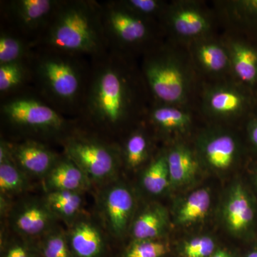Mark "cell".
Wrapping results in <instances>:
<instances>
[{
	"label": "cell",
	"mask_w": 257,
	"mask_h": 257,
	"mask_svg": "<svg viewBox=\"0 0 257 257\" xmlns=\"http://www.w3.org/2000/svg\"><path fill=\"white\" fill-rule=\"evenodd\" d=\"M103 29L109 50L117 51L146 42L150 35L147 20L128 10L121 2L101 4Z\"/></svg>",
	"instance_id": "cell-5"
},
{
	"label": "cell",
	"mask_w": 257,
	"mask_h": 257,
	"mask_svg": "<svg viewBox=\"0 0 257 257\" xmlns=\"http://www.w3.org/2000/svg\"><path fill=\"white\" fill-rule=\"evenodd\" d=\"M200 151L208 165L215 170H226L234 163L239 145L229 134L212 133L202 139Z\"/></svg>",
	"instance_id": "cell-12"
},
{
	"label": "cell",
	"mask_w": 257,
	"mask_h": 257,
	"mask_svg": "<svg viewBox=\"0 0 257 257\" xmlns=\"http://www.w3.org/2000/svg\"><path fill=\"white\" fill-rule=\"evenodd\" d=\"M121 3L130 11L146 19L157 14L162 6V3L157 0H126Z\"/></svg>",
	"instance_id": "cell-33"
},
{
	"label": "cell",
	"mask_w": 257,
	"mask_h": 257,
	"mask_svg": "<svg viewBox=\"0 0 257 257\" xmlns=\"http://www.w3.org/2000/svg\"><path fill=\"white\" fill-rule=\"evenodd\" d=\"M64 152L66 157L78 166L90 180L111 178L117 169L119 158L116 150L94 138L71 137L66 140Z\"/></svg>",
	"instance_id": "cell-6"
},
{
	"label": "cell",
	"mask_w": 257,
	"mask_h": 257,
	"mask_svg": "<svg viewBox=\"0 0 257 257\" xmlns=\"http://www.w3.org/2000/svg\"><path fill=\"white\" fill-rule=\"evenodd\" d=\"M216 243L209 236H199L189 240L184 246L186 257H210L215 251Z\"/></svg>",
	"instance_id": "cell-32"
},
{
	"label": "cell",
	"mask_w": 257,
	"mask_h": 257,
	"mask_svg": "<svg viewBox=\"0 0 257 257\" xmlns=\"http://www.w3.org/2000/svg\"><path fill=\"white\" fill-rule=\"evenodd\" d=\"M67 237L75 257H100L104 250L102 235L90 221L74 223Z\"/></svg>",
	"instance_id": "cell-15"
},
{
	"label": "cell",
	"mask_w": 257,
	"mask_h": 257,
	"mask_svg": "<svg viewBox=\"0 0 257 257\" xmlns=\"http://www.w3.org/2000/svg\"><path fill=\"white\" fill-rule=\"evenodd\" d=\"M35 72L42 90L55 102L72 106L84 99L89 78L74 56L51 51L39 59Z\"/></svg>",
	"instance_id": "cell-3"
},
{
	"label": "cell",
	"mask_w": 257,
	"mask_h": 257,
	"mask_svg": "<svg viewBox=\"0 0 257 257\" xmlns=\"http://www.w3.org/2000/svg\"><path fill=\"white\" fill-rule=\"evenodd\" d=\"M119 55L109 50L96 57L83 99L88 117L106 127H117L133 111L131 79Z\"/></svg>",
	"instance_id": "cell-1"
},
{
	"label": "cell",
	"mask_w": 257,
	"mask_h": 257,
	"mask_svg": "<svg viewBox=\"0 0 257 257\" xmlns=\"http://www.w3.org/2000/svg\"><path fill=\"white\" fill-rule=\"evenodd\" d=\"M49 192L70 191L82 192L89 188L90 179L68 157L60 158L45 177Z\"/></svg>",
	"instance_id": "cell-13"
},
{
	"label": "cell",
	"mask_w": 257,
	"mask_h": 257,
	"mask_svg": "<svg viewBox=\"0 0 257 257\" xmlns=\"http://www.w3.org/2000/svg\"><path fill=\"white\" fill-rule=\"evenodd\" d=\"M248 141L257 150V116L250 120L247 126Z\"/></svg>",
	"instance_id": "cell-35"
},
{
	"label": "cell",
	"mask_w": 257,
	"mask_h": 257,
	"mask_svg": "<svg viewBox=\"0 0 257 257\" xmlns=\"http://www.w3.org/2000/svg\"><path fill=\"white\" fill-rule=\"evenodd\" d=\"M32 251L28 245L23 241H13L5 250L3 257H32Z\"/></svg>",
	"instance_id": "cell-34"
},
{
	"label": "cell",
	"mask_w": 257,
	"mask_h": 257,
	"mask_svg": "<svg viewBox=\"0 0 257 257\" xmlns=\"http://www.w3.org/2000/svg\"><path fill=\"white\" fill-rule=\"evenodd\" d=\"M27 54L25 43L18 37L8 33L0 36V64L23 62Z\"/></svg>",
	"instance_id": "cell-30"
},
{
	"label": "cell",
	"mask_w": 257,
	"mask_h": 257,
	"mask_svg": "<svg viewBox=\"0 0 257 257\" xmlns=\"http://www.w3.org/2000/svg\"><path fill=\"white\" fill-rule=\"evenodd\" d=\"M169 23L179 36L192 38L204 35L210 28L206 15L190 5H180L169 13Z\"/></svg>",
	"instance_id": "cell-16"
},
{
	"label": "cell",
	"mask_w": 257,
	"mask_h": 257,
	"mask_svg": "<svg viewBox=\"0 0 257 257\" xmlns=\"http://www.w3.org/2000/svg\"><path fill=\"white\" fill-rule=\"evenodd\" d=\"M47 28L45 43L52 52L96 58L109 50L96 2H60Z\"/></svg>",
	"instance_id": "cell-2"
},
{
	"label": "cell",
	"mask_w": 257,
	"mask_h": 257,
	"mask_svg": "<svg viewBox=\"0 0 257 257\" xmlns=\"http://www.w3.org/2000/svg\"><path fill=\"white\" fill-rule=\"evenodd\" d=\"M241 5L246 15L257 20V0L243 1Z\"/></svg>",
	"instance_id": "cell-36"
},
{
	"label": "cell",
	"mask_w": 257,
	"mask_h": 257,
	"mask_svg": "<svg viewBox=\"0 0 257 257\" xmlns=\"http://www.w3.org/2000/svg\"><path fill=\"white\" fill-rule=\"evenodd\" d=\"M3 119L13 127L37 134L62 133L67 121L53 107L32 96H17L1 106Z\"/></svg>",
	"instance_id": "cell-4"
},
{
	"label": "cell",
	"mask_w": 257,
	"mask_h": 257,
	"mask_svg": "<svg viewBox=\"0 0 257 257\" xmlns=\"http://www.w3.org/2000/svg\"><path fill=\"white\" fill-rule=\"evenodd\" d=\"M210 257H232L229 252L224 250H218L213 253Z\"/></svg>",
	"instance_id": "cell-37"
},
{
	"label": "cell",
	"mask_w": 257,
	"mask_h": 257,
	"mask_svg": "<svg viewBox=\"0 0 257 257\" xmlns=\"http://www.w3.org/2000/svg\"><path fill=\"white\" fill-rule=\"evenodd\" d=\"M211 205V195L206 189L193 192L184 201L177 212V221L179 224H188L203 219Z\"/></svg>",
	"instance_id": "cell-25"
},
{
	"label": "cell",
	"mask_w": 257,
	"mask_h": 257,
	"mask_svg": "<svg viewBox=\"0 0 257 257\" xmlns=\"http://www.w3.org/2000/svg\"><path fill=\"white\" fill-rule=\"evenodd\" d=\"M56 216L45 202L31 201L18 206L12 214L13 229L20 236L33 237L48 233Z\"/></svg>",
	"instance_id": "cell-11"
},
{
	"label": "cell",
	"mask_w": 257,
	"mask_h": 257,
	"mask_svg": "<svg viewBox=\"0 0 257 257\" xmlns=\"http://www.w3.org/2000/svg\"><path fill=\"white\" fill-rule=\"evenodd\" d=\"M230 66L236 77L245 84L257 82V50L241 42H234L229 48Z\"/></svg>",
	"instance_id": "cell-19"
},
{
	"label": "cell",
	"mask_w": 257,
	"mask_h": 257,
	"mask_svg": "<svg viewBox=\"0 0 257 257\" xmlns=\"http://www.w3.org/2000/svg\"><path fill=\"white\" fill-rule=\"evenodd\" d=\"M60 3L54 0H18L10 3V8L18 23L32 30L47 26Z\"/></svg>",
	"instance_id": "cell-14"
},
{
	"label": "cell",
	"mask_w": 257,
	"mask_h": 257,
	"mask_svg": "<svg viewBox=\"0 0 257 257\" xmlns=\"http://www.w3.org/2000/svg\"><path fill=\"white\" fill-rule=\"evenodd\" d=\"M257 214L256 203L243 184H235L225 204L224 218L228 229L236 235L248 234L253 229Z\"/></svg>",
	"instance_id": "cell-8"
},
{
	"label": "cell",
	"mask_w": 257,
	"mask_h": 257,
	"mask_svg": "<svg viewBox=\"0 0 257 257\" xmlns=\"http://www.w3.org/2000/svg\"><path fill=\"white\" fill-rule=\"evenodd\" d=\"M15 163L26 175L46 177L60 157L46 146L33 140L10 145Z\"/></svg>",
	"instance_id": "cell-10"
},
{
	"label": "cell",
	"mask_w": 257,
	"mask_h": 257,
	"mask_svg": "<svg viewBox=\"0 0 257 257\" xmlns=\"http://www.w3.org/2000/svg\"><path fill=\"white\" fill-rule=\"evenodd\" d=\"M167 214L160 206L144 211L134 222L132 233L135 240H155L165 231Z\"/></svg>",
	"instance_id": "cell-21"
},
{
	"label": "cell",
	"mask_w": 257,
	"mask_h": 257,
	"mask_svg": "<svg viewBox=\"0 0 257 257\" xmlns=\"http://www.w3.org/2000/svg\"><path fill=\"white\" fill-rule=\"evenodd\" d=\"M194 54L198 62L210 73H221L230 66L229 50L215 41L199 42Z\"/></svg>",
	"instance_id": "cell-23"
},
{
	"label": "cell",
	"mask_w": 257,
	"mask_h": 257,
	"mask_svg": "<svg viewBox=\"0 0 257 257\" xmlns=\"http://www.w3.org/2000/svg\"><path fill=\"white\" fill-rule=\"evenodd\" d=\"M149 153V142L145 134L135 132L126 140L124 145L125 162L128 168L136 169L143 165Z\"/></svg>",
	"instance_id": "cell-27"
},
{
	"label": "cell",
	"mask_w": 257,
	"mask_h": 257,
	"mask_svg": "<svg viewBox=\"0 0 257 257\" xmlns=\"http://www.w3.org/2000/svg\"><path fill=\"white\" fill-rule=\"evenodd\" d=\"M247 98L235 88L216 87L207 92L205 106L210 114L217 116H232L241 114L247 106Z\"/></svg>",
	"instance_id": "cell-17"
},
{
	"label": "cell",
	"mask_w": 257,
	"mask_h": 257,
	"mask_svg": "<svg viewBox=\"0 0 257 257\" xmlns=\"http://www.w3.org/2000/svg\"><path fill=\"white\" fill-rule=\"evenodd\" d=\"M102 207L111 232L116 236H122L127 229L135 207L131 191L121 184L109 187L103 197Z\"/></svg>",
	"instance_id": "cell-9"
},
{
	"label": "cell",
	"mask_w": 257,
	"mask_h": 257,
	"mask_svg": "<svg viewBox=\"0 0 257 257\" xmlns=\"http://www.w3.org/2000/svg\"><path fill=\"white\" fill-rule=\"evenodd\" d=\"M245 257H257V248L251 250Z\"/></svg>",
	"instance_id": "cell-38"
},
{
	"label": "cell",
	"mask_w": 257,
	"mask_h": 257,
	"mask_svg": "<svg viewBox=\"0 0 257 257\" xmlns=\"http://www.w3.org/2000/svg\"><path fill=\"white\" fill-rule=\"evenodd\" d=\"M167 250L165 243L156 240H135L126 250L124 257H162Z\"/></svg>",
	"instance_id": "cell-31"
},
{
	"label": "cell",
	"mask_w": 257,
	"mask_h": 257,
	"mask_svg": "<svg viewBox=\"0 0 257 257\" xmlns=\"http://www.w3.org/2000/svg\"><path fill=\"white\" fill-rule=\"evenodd\" d=\"M144 188L152 194H162L170 185V173L166 155L157 157L144 172Z\"/></svg>",
	"instance_id": "cell-26"
},
{
	"label": "cell",
	"mask_w": 257,
	"mask_h": 257,
	"mask_svg": "<svg viewBox=\"0 0 257 257\" xmlns=\"http://www.w3.org/2000/svg\"><path fill=\"white\" fill-rule=\"evenodd\" d=\"M166 157L171 185H183L194 178L197 172L198 163L189 148L178 145L172 149Z\"/></svg>",
	"instance_id": "cell-20"
},
{
	"label": "cell",
	"mask_w": 257,
	"mask_h": 257,
	"mask_svg": "<svg viewBox=\"0 0 257 257\" xmlns=\"http://www.w3.org/2000/svg\"><path fill=\"white\" fill-rule=\"evenodd\" d=\"M28 187L26 174L15 163L10 145L2 140L0 144V192L12 195L25 191Z\"/></svg>",
	"instance_id": "cell-18"
},
{
	"label": "cell",
	"mask_w": 257,
	"mask_h": 257,
	"mask_svg": "<svg viewBox=\"0 0 257 257\" xmlns=\"http://www.w3.org/2000/svg\"><path fill=\"white\" fill-rule=\"evenodd\" d=\"M42 257H75L66 235L60 231L51 230L40 245Z\"/></svg>",
	"instance_id": "cell-28"
},
{
	"label": "cell",
	"mask_w": 257,
	"mask_h": 257,
	"mask_svg": "<svg viewBox=\"0 0 257 257\" xmlns=\"http://www.w3.org/2000/svg\"><path fill=\"white\" fill-rule=\"evenodd\" d=\"M44 202L56 218L66 221L75 219L80 212L83 204L81 192L70 191L49 192Z\"/></svg>",
	"instance_id": "cell-22"
},
{
	"label": "cell",
	"mask_w": 257,
	"mask_h": 257,
	"mask_svg": "<svg viewBox=\"0 0 257 257\" xmlns=\"http://www.w3.org/2000/svg\"><path fill=\"white\" fill-rule=\"evenodd\" d=\"M144 76L152 95L162 104L175 106L187 98V75L174 59L162 55L150 57L144 65Z\"/></svg>",
	"instance_id": "cell-7"
},
{
	"label": "cell",
	"mask_w": 257,
	"mask_h": 257,
	"mask_svg": "<svg viewBox=\"0 0 257 257\" xmlns=\"http://www.w3.org/2000/svg\"><path fill=\"white\" fill-rule=\"evenodd\" d=\"M252 179L253 184H254L255 187H256V188L257 189V168L256 169V170H255V172H253Z\"/></svg>",
	"instance_id": "cell-39"
},
{
	"label": "cell",
	"mask_w": 257,
	"mask_h": 257,
	"mask_svg": "<svg viewBox=\"0 0 257 257\" xmlns=\"http://www.w3.org/2000/svg\"><path fill=\"white\" fill-rule=\"evenodd\" d=\"M150 119L157 127L166 132L183 131L191 124V116L187 111L167 104L153 108Z\"/></svg>",
	"instance_id": "cell-24"
},
{
	"label": "cell",
	"mask_w": 257,
	"mask_h": 257,
	"mask_svg": "<svg viewBox=\"0 0 257 257\" xmlns=\"http://www.w3.org/2000/svg\"><path fill=\"white\" fill-rule=\"evenodd\" d=\"M26 75L23 62L0 64V92H10L18 89L25 82Z\"/></svg>",
	"instance_id": "cell-29"
}]
</instances>
